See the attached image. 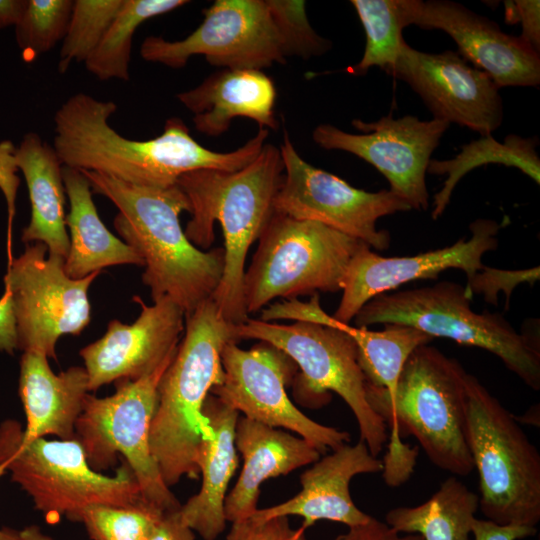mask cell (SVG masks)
Returning <instances> with one entry per match:
<instances>
[{
    "mask_svg": "<svg viewBox=\"0 0 540 540\" xmlns=\"http://www.w3.org/2000/svg\"><path fill=\"white\" fill-rule=\"evenodd\" d=\"M113 101L86 94L69 97L54 115L53 148L64 166L99 172L121 181L155 188L176 185L181 175L198 169L234 172L252 162L269 136L259 128L243 146L216 152L200 145L185 122L170 117L161 135L149 140L122 137L108 119Z\"/></svg>",
    "mask_w": 540,
    "mask_h": 540,
    "instance_id": "6da1fadb",
    "label": "cell"
},
{
    "mask_svg": "<svg viewBox=\"0 0 540 540\" xmlns=\"http://www.w3.org/2000/svg\"><path fill=\"white\" fill-rule=\"evenodd\" d=\"M466 375L456 359L426 344L408 357L393 399L365 385L369 405L390 432L382 459L387 486H401L414 472L419 450L402 441L410 435L438 468L456 476L474 470L465 431Z\"/></svg>",
    "mask_w": 540,
    "mask_h": 540,
    "instance_id": "7a4b0ae2",
    "label": "cell"
},
{
    "mask_svg": "<svg viewBox=\"0 0 540 540\" xmlns=\"http://www.w3.org/2000/svg\"><path fill=\"white\" fill-rule=\"evenodd\" d=\"M91 189L118 209L113 225L121 239L143 259L142 282L153 302L169 297L188 315L212 298L224 270V249L203 251L193 245L179 215L191 213L186 195L177 186L155 188L81 170Z\"/></svg>",
    "mask_w": 540,
    "mask_h": 540,
    "instance_id": "3957f363",
    "label": "cell"
},
{
    "mask_svg": "<svg viewBox=\"0 0 540 540\" xmlns=\"http://www.w3.org/2000/svg\"><path fill=\"white\" fill-rule=\"evenodd\" d=\"M319 294L269 304L260 319L236 326L239 341L254 339L285 353L297 366L292 385L300 404L319 408L338 394L353 412L360 440L377 457L388 441L387 427L366 397V380L352 337L328 320Z\"/></svg>",
    "mask_w": 540,
    "mask_h": 540,
    "instance_id": "277c9868",
    "label": "cell"
},
{
    "mask_svg": "<svg viewBox=\"0 0 540 540\" xmlns=\"http://www.w3.org/2000/svg\"><path fill=\"white\" fill-rule=\"evenodd\" d=\"M283 173L280 149L264 144L256 158L237 171L198 169L184 173L176 183L191 207L184 232L193 245L209 248L215 240L214 223L222 227L224 270L212 300L222 317L236 326L249 318L243 301L246 256L275 213Z\"/></svg>",
    "mask_w": 540,
    "mask_h": 540,
    "instance_id": "5b68a950",
    "label": "cell"
},
{
    "mask_svg": "<svg viewBox=\"0 0 540 540\" xmlns=\"http://www.w3.org/2000/svg\"><path fill=\"white\" fill-rule=\"evenodd\" d=\"M305 1L216 0L203 10V21L187 37L168 41L148 36L141 57L173 69L190 57L203 55L223 69L262 70L289 56L308 59L331 48V42L311 27Z\"/></svg>",
    "mask_w": 540,
    "mask_h": 540,
    "instance_id": "8992f818",
    "label": "cell"
},
{
    "mask_svg": "<svg viewBox=\"0 0 540 540\" xmlns=\"http://www.w3.org/2000/svg\"><path fill=\"white\" fill-rule=\"evenodd\" d=\"M230 342H239L236 325L222 317L212 298L185 315L183 337L158 385L150 429L151 452L168 487L199 475L196 457L208 427L202 408L223 381L221 352Z\"/></svg>",
    "mask_w": 540,
    "mask_h": 540,
    "instance_id": "52a82bcc",
    "label": "cell"
},
{
    "mask_svg": "<svg viewBox=\"0 0 540 540\" xmlns=\"http://www.w3.org/2000/svg\"><path fill=\"white\" fill-rule=\"evenodd\" d=\"M465 286L442 281L433 286L382 293L356 314L357 327L401 324L435 338L491 352L528 387L540 389L539 341L519 333L497 313H476Z\"/></svg>",
    "mask_w": 540,
    "mask_h": 540,
    "instance_id": "ba28073f",
    "label": "cell"
},
{
    "mask_svg": "<svg viewBox=\"0 0 540 540\" xmlns=\"http://www.w3.org/2000/svg\"><path fill=\"white\" fill-rule=\"evenodd\" d=\"M466 439L479 476V508L498 524L540 521V454L520 423L485 386L466 375Z\"/></svg>",
    "mask_w": 540,
    "mask_h": 540,
    "instance_id": "9c48e42d",
    "label": "cell"
},
{
    "mask_svg": "<svg viewBox=\"0 0 540 540\" xmlns=\"http://www.w3.org/2000/svg\"><path fill=\"white\" fill-rule=\"evenodd\" d=\"M20 423L0 424V466L11 473L50 522L71 520L91 505H132L143 499L134 473L123 461L114 476L94 471L75 437L22 441Z\"/></svg>",
    "mask_w": 540,
    "mask_h": 540,
    "instance_id": "30bf717a",
    "label": "cell"
},
{
    "mask_svg": "<svg viewBox=\"0 0 540 540\" xmlns=\"http://www.w3.org/2000/svg\"><path fill=\"white\" fill-rule=\"evenodd\" d=\"M363 245L319 222L275 212L244 273L243 301L248 316L276 298L292 300L342 290L349 263Z\"/></svg>",
    "mask_w": 540,
    "mask_h": 540,
    "instance_id": "8fae6325",
    "label": "cell"
},
{
    "mask_svg": "<svg viewBox=\"0 0 540 540\" xmlns=\"http://www.w3.org/2000/svg\"><path fill=\"white\" fill-rule=\"evenodd\" d=\"M175 353L142 378L116 381L112 395L88 393L75 424V437L94 471L112 467L121 455L134 473L143 499L165 513L180 509L181 504L164 483L152 455L150 429L158 385Z\"/></svg>",
    "mask_w": 540,
    "mask_h": 540,
    "instance_id": "7c38bea8",
    "label": "cell"
},
{
    "mask_svg": "<svg viewBox=\"0 0 540 540\" xmlns=\"http://www.w3.org/2000/svg\"><path fill=\"white\" fill-rule=\"evenodd\" d=\"M47 253L43 243L26 244L19 257L8 261L3 281L12 294L17 349L56 359L58 339L79 335L89 324L88 289L100 272L72 279L65 258Z\"/></svg>",
    "mask_w": 540,
    "mask_h": 540,
    "instance_id": "4fadbf2b",
    "label": "cell"
},
{
    "mask_svg": "<svg viewBox=\"0 0 540 540\" xmlns=\"http://www.w3.org/2000/svg\"><path fill=\"white\" fill-rule=\"evenodd\" d=\"M284 164L282 184L274 209L299 220L315 221L354 237L369 247L385 250L390 234L377 229L379 218L411 210L390 189L368 192L314 167L296 151L287 132L279 147Z\"/></svg>",
    "mask_w": 540,
    "mask_h": 540,
    "instance_id": "5bb4252c",
    "label": "cell"
},
{
    "mask_svg": "<svg viewBox=\"0 0 540 540\" xmlns=\"http://www.w3.org/2000/svg\"><path fill=\"white\" fill-rule=\"evenodd\" d=\"M221 363L223 381L210 393L239 414L270 427L295 432L320 454L349 442L348 432L310 419L292 403L286 387L292 383L298 369L281 350L265 342L250 349L230 342L221 352Z\"/></svg>",
    "mask_w": 540,
    "mask_h": 540,
    "instance_id": "9a60e30c",
    "label": "cell"
},
{
    "mask_svg": "<svg viewBox=\"0 0 540 540\" xmlns=\"http://www.w3.org/2000/svg\"><path fill=\"white\" fill-rule=\"evenodd\" d=\"M351 124L359 134L320 124L313 130L312 139L323 149L346 151L368 162L411 209L426 210L427 168L450 124L435 118L421 121L413 115L397 119L388 115L375 122L354 119Z\"/></svg>",
    "mask_w": 540,
    "mask_h": 540,
    "instance_id": "2e32d148",
    "label": "cell"
},
{
    "mask_svg": "<svg viewBox=\"0 0 540 540\" xmlns=\"http://www.w3.org/2000/svg\"><path fill=\"white\" fill-rule=\"evenodd\" d=\"M385 73L407 83L435 119L467 127L481 136L490 135L503 121L499 88L457 51L422 52L404 40Z\"/></svg>",
    "mask_w": 540,
    "mask_h": 540,
    "instance_id": "e0dca14e",
    "label": "cell"
},
{
    "mask_svg": "<svg viewBox=\"0 0 540 540\" xmlns=\"http://www.w3.org/2000/svg\"><path fill=\"white\" fill-rule=\"evenodd\" d=\"M501 227L494 220L477 219L470 224L468 240L460 238L451 246L415 256L385 257L363 245L349 263L342 297L332 317L349 324L373 297L410 281L435 279L448 269L462 270L469 281L485 266L483 255L497 248Z\"/></svg>",
    "mask_w": 540,
    "mask_h": 540,
    "instance_id": "ac0fdd59",
    "label": "cell"
},
{
    "mask_svg": "<svg viewBox=\"0 0 540 540\" xmlns=\"http://www.w3.org/2000/svg\"><path fill=\"white\" fill-rule=\"evenodd\" d=\"M404 1L408 26L447 33L457 44L458 54L485 72L499 89L539 86L540 55L520 36L503 32L494 21L457 2Z\"/></svg>",
    "mask_w": 540,
    "mask_h": 540,
    "instance_id": "d6986e66",
    "label": "cell"
},
{
    "mask_svg": "<svg viewBox=\"0 0 540 540\" xmlns=\"http://www.w3.org/2000/svg\"><path fill=\"white\" fill-rule=\"evenodd\" d=\"M141 306L137 319L122 323L117 319L107 325L105 334L79 352L88 375V389L122 379L137 380L155 371L174 354L185 329L184 311L169 297Z\"/></svg>",
    "mask_w": 540,
    "mask_h": 540,
    "instance_id": "ffe728a7",
    "label": "cell"
},
{
    "mask_svg": "<svg viewBox=\"0 0 540 540\" xmlns=\"http://www.w3.org/2000/svg\"><path fill=\"white\" fill-rule=\"evenodd\" d=\"M382 460L371 454L366 444H343L320 457L300 476L301 491L280 504L257 509L244 523L231 529L255 526L275 517L291 515L303 518L307 529L321 520L339 522L347 527L363 524L370 515L359 509L350 494V482L356 475L382 472Z\"/></svg>",
    "mask_w": 540,
    "mask_h": 540,
    "instance_id": "44dd1931",
    "label": "cell"
},
{
    "mask_svg": "<svg viewBox=\"0 0 540 540\" xmlns=\"http://www.w3.org/2000/svg\"><path fill=\"white\" fill-rule=\"evenodd\" d=\"M235 446L243 467L224 504L226 520L232 525L244 523L258 509L262 483L313 464L321 456L304 438L244 416L236 422Z\"/></svg>",
    "mask_w": 540,
    "mask_h": 540,
    "instance_id": "7402d4cb",
    "label": "cell"
},
{
    "mask_svg": "<svg viewBox=\"0 0 540 540\" xmlns=\"http://www.w3.org/2000/svg\"><path fill=\"white\" fill-rule=\"evenodd\" d=\"M202 414L208 425L196 457L202 484L179 512L184 523L202 539L216 540L226 527V491L239 463L235 446L239 413L210 393Z\"/></svg>",
    "mask_w": 540,
    "mask_h": 540,
    "instance_id": "603a6c76",
    "label": "cell"
},
{
    "mask_svg": "<svg viewBox=\"0 0 540 540\" xmlns=\"http://www.w3.org/2000/svg\"><path fill=\"white\" fill-rule=\"evenodd\" d=\"M276 88L262 70L222 69L177 99L194 114L195 129L207 136L225 133L233 119L249 118L259 128L277 129Z\"/></svg>",
    "mask_w": 540,
    "mask_h": 540,
    "instance_id": "cb8c5ba5",
    "label": "cell"
},
{
    "mask_svg": "<svg viewBox=\"0 0 540 540\" xmlns=\"http://www.w3.org/2000/svg\"><path fill=\"white\" fill-rule=\"evenodd\" d=\"M18 391L26 417L23 442L48 435L75 438V424L89 393L84 367L72 366L55 374L45 355L23 352Z\"/></svg>",
    "mask_w": 540,
    "mask_h": 540,
    "instance_id": "d4e9b609",
    "label": "cell"
},
{
    "mask_svg": "<svg viewBox=\"0 0 540 540\" xmlns=\"http://www.w3.org/2000/svg\"><path fill=\"white\" fill-rule=\"evenodd\" d=\"M14 159L25 178L31 203V218L22 232V241L43 243L49 255L66 258L69 236L62 162L53 146L35 132L24 135L15 148Z\"/></svg>",
    "mask_w": 540,
    "mask_h": 540,
    "instance_id": "484cf974",
    "label": "cell"
},
{
    "mask_svg": "<svg viewBox=\"0 0 540 540\" xmlns=\"http://www.w3.org/2000/svg\"><path fill=\"white\" fill-rule=\"evenodd\" d=\"M69 213V249L64 269L72 279H82L102 269L123 264L144 267L140 255L104 225L92 198V189L81 170L62 167Z\"/></svg>",
    "mask_w": 540,
    "mask_h": 540,
    "instance_id": "4316f807",
    "label": "cell"
},
{
    "mask_svg": "<svg viewBox=\"0 0 540 540\" xmlns=\"http://www.w3.org/2000/svg\"><path fill=\"white\" fill-rule=\"evenodd\" d=\"M478 508V495L456 477H449L420 505L390 509L385 522L399 533L416 534L423 540H471Z\"/></svg>",
    "mask_w": 540,
    "mask_h": 540,
    "instance_id": "83f0119b",
    "label": "cell"
},
{
    "mask_svg": "<svg viewBox=\"0 0 540 540\" xmlns=\"http://www.w3.org/2000/svg\"><path fill=\"white\" fill-rule=\"evenodd\" d=\"M328 320L349 334L357 346L359 366L367 386L386 399H393L399 376L411 353L434 338L401 324H385L381 331L352 327L328 315Z\"/></svg>",
    "mask_w": 540,
    "mask_h": 540,
    "instance_id": "f1b7e54d",
    "label": "cell"
},
{
    "mask_svg": "<svg viewBox=\"0 0 540 540\" xmlns=\"http://www.w3.org/2000/svg\"><path fill=\"white\" fill-rule=\"evenodd\" d=\"M538 143L535 137L523 138L515 134L508 135L504 142L500 143L490 134L464 145L461 152L452 159H431L427 172L447 176L442 189L434 195L431 217L437 220L443 214L453 190L464 175L488 163L515 167L539 184L540 158L536 150Z\"/></svg>",
    "mask_w": 540,
    "mask_h": 540,
    "instance_id": "f546056e",
    "label": "cell"
},
{
    "mask_svg": "<svg viewBox=\"0 0 540 540\" xmlns=\"http://www.w3.org/2000/svg\"><path fill=\"white\" fill-rule=\"evenodd\" d=\"M188 3L186 0H123L99 45L85 61L86 69L100 80L128 81L136 29L148 19Z\"/></svg>",
    "mask_w": 540,
    "mask_h": 540,
    "instance_id": "4dcf8cb0",
    "label": "cell"
},
{
    "mask_svg": "<svg viewBox=\"0 0 540 540\" xmlns=\"http://www.w3.org/2000/svg\"><path fill=\"white\" fill-rule=\"evenodd\" d=\"M366 36L363 56L346 71L365 75L374 66L384 72L397 59L404 41L402 31L408 26L404 0H351Z\"/></svg>",
    "mask_w": 540,
    "mask_h": 540,
    "instance_id": "1f68e13d",
    "label": "cell"
},
{
    "mask_svg": "<svg viewBox=\"0 0 540 540\" xmlns=\"http://www.w3.org/2000/svg\"><path fill=\"white\" fill-rule=\"evenodd\" d=\"M164 514L142 499L127 506L91 505L72 521L83 523L93 540H147Z\"/></svg>",
    "mask_w": 540,
    "mask_h": 540,
    "instance_id": "d6a6232c",
    "label": "cell"
},
{
    "mask_svg": "<svg viewBox=\"0 0 540 540\" xmlns=\"http://www.w3.org/2000/svg\"><path fill=\"white\" fill-rule=\"evenodd\" d=\"M123 0H76L62 40L58 71L65 73L73 62H84L99 45Z\"/></svg>",
    "mask_w": 540,
    "mask_h": 540,
    "instance_id": "836d02e7",
    "label": "cell"
},
{
    "mask_svg": "<svg viewBox=\"0 0 540 540\" xmlns=\"http://www.w3.org/2000/svg\"><path fill=\"white\" fill-rule=\"evenodd\" d=\"M72 0H28L15 26L16 41L25 61L50 51L63 40L70 21Z\"/></svg>",
    "mask_w": 540,
    "mask_h": 540,
    "instance_id": "e575fe53",
    "label": "cell"
},
{
    "mask_svg": "<svg viewBox=\"0 0 540 540\" xmlns=\"http://www.w3.org/2000/svg\"><path fill=\"white\" fill-rule=\"evenodd\" d=\"M540 278L539 267L522 270H506L484 266L465 286L468 296L472 299L473 294L483 295L487 303L496 305L498 294L506 295L508 306L512 291L522 283L534 285Z\"/></svg>",
    "mask_w": 540,
    "mask_h": 540,
    "instance_id": "d590c367",
    "label": "cell"
},
{
    "mask_svg": "<svg viewBox=\"0 0 540 540\" xmlns=\"http://www.w3.org/2000/svg\"><path fill=\"white\" fill-rule=\"evenodd\" d=\"M505 21L521 22L520 37L534 51L540 50V2L538 0L504 1Z\"/></svg>",
    "mask_w": 540,
    "mask_h": 540,
    "instance_id": "8d00e7d4",
    "label": "cell"
},
{
    "mask_svg": "<svg viewBox=\"0 0 540 540\" xmlns=\"http://www.w3.org/2000/svg\"><path fill=\"white\" fill-rule=\"evenodd\" d=\"M226 540H307L305 529H293L288 517H275L255 526L231 529Z\"/></svg>",
    "mask_w": 540,
    "mask_h": 540,
    "instance_id": "74e56055",
    "label": "cell"
},
{
    "mask_svg": "<svg viewBox=\"0 0 540 540\" xmlns=\"http://www.w3.org/2000/svg\"><path fill=\"white\" fill-rule=\"evenodd\" d=\"M15 147L9 141L0 143V189L4 193L8 208L7 255L12 259V224L15 214V197L19 179L14 159Z\"/></svg>",
    "mask_w": 540,
    "mask_h": 540,
    "instance_id": "f35d334b",
    "label": "cell"
},
{
    "mask_svg": "<svg viewBox=\"0 0 540 540\" xmlns=\"http://www.w3.org/2000/svg\"><path fill=\"white\" fill-rule=\"evenodd\" d=\"M537 533L534 526L520 524H498L489 519L474 518L471 526L473 540H519L533 537Z\"/></svg>",
    "mask_w": 540,
    "mask_h": 540,
    "instance_id": "ab89813d",
    "label": "cell"
},
{
    "mask_svg": "<svg viewBox=\"0 0 540 540\" xmlns=\"http://www.w3.org/2000/svg\"><path fill=\"white\" fill-rule=\"evenodd\" d=\"M334 540H423L416 534H402L390 527L386 522L374 517L360 525L348 527V530L338 535Z\"/></svg>",
    "mask_w": 540,
    "mask_h": 540,
    "instance_id": "60d3db41",
    "label": "cell"
},
{
    "mask_svg": "<svg viewBox=\"0 0 540 540\" xmlns=\"http://www.w3.org/2000/svg\"><path fill=\"white\" fill-rule=\"evenodd\" d=\"M18 347L16 318L12 294L7 285H4V292L0 297V351L10 355Z\"/></svg>",
    "mask_w": 540,
    "mask_h": 540,
    "instance_id": "b9f144b4",
    "label": "cell"
},
{
    "mask_svg": "<svg viewBox=\"0 0 540 540\" xmlns=\"http://www.w3.org/2000/svg\"><path fill=\"white\" fill-rule=\"evenodd\" d=\"M147 540H195V532L184 523L178 509L165 513Z\"/></svg>",
    "mask_w": 540,
    "mask_h": 540,
    "instance_id": "7bdbcfd3",
    "label": "cell"
},
{
    "mask_svg": "<svg viewBox=\"0 0 540 540\" xmlns=\"http://www.w3.org/2000/svg\"><path fill=\"white\" fill-rule=\"evenodd\" d=\"M28 0H0V29L16 26L22 18Z\"/></svg>",
    "mask_w": 540,
    "mask_h": 540,
    "instance_id": "ee69618b",
    "label": "cell"
},
{
    "mask_svg": "<svg viewBox=\"0 0 540 540\" xmlns=\"http://www.w3.org/2000/svg\"><path fill=\"white\" fill-rule=\"evenodd\" d=\"M18 540H53L36 525H30L18 531Z\"/></svg>",
    "mask_w": 540,
    "mask_h": 540,
    "instance_id": "f6af8a7d",
    "label": "cell"
},
{
    "mask_svg": "<svg viewBox=\"0 0 540 540\" xmlns=\"http://www.w3.org/2000/svg\"><path fill=\"white\" fill-rule=\"evenodd\" d=\"M515 419L518 421V423H525V424H532L534 426L539 425V413L536 414L535 408H532L528 411V413L522 415L521 417L515 416Z\"/></svg>",
    "mask_w": 540,
    "mask_h": 540,
    "instance_id": "bcb514c9",
    "label": "cell"
},
{
    "mask_svg": "<svg viewBox=\"0 0 540 540\" xmlns=\"http://www.w3.org/2000/svg\"><path fill=\"white\" fill-rule=\"evenodd\" d=\"M0 540H18V531L8 528H1Z\"/></svg>",
    "mask_w": 540,
    "mask_h": 540,
    "instance_id": "7dc6e473",
    "label": "cell"
},
{
    "mask_svg": "<svg viewBox=\"0 0 540 540\" xmlns=\"http://www.w3.org/2000/svg\"><path fill=\"white\" fill-rule=\"evenodd\" d=\"M6 472L7 470L3 466H0V477L3 476Z\"/></svg>",
    "mask_w": 540,
    "mask_h": 540,
    "instance_id": "c3c4849f",
    "label": "cell"
}]
</instances>
